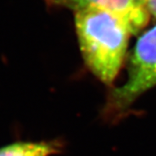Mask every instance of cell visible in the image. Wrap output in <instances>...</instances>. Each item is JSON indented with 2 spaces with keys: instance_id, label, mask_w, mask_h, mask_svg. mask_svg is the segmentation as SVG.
<instances>
[{
  "instance_id": "obj_1",
  "label": "cell",
  "mask_w": 156,
  "mask_h": 156,
  "mask_svg": "<svg viewBox=\"0 0 156 156\" xmlns=\"http://www.w3.org/2000/svg\"><path fill=\"white\" fill-rule=\"evenodd\" d=\"M74 22L86 66L102 83L111 84L122 66L133 35L130 26L122 17L100 9L74 12Z\"/></svg>"
},
{
  "instance_id": "obj_5",
  "label": "cell",
  "mask_w": 156,
  "mask_h": 156,
  "mask_svg": "<svg viewBox=\"0 0 156 156\" xmlns=\"http://www.w3.org/2000/svg\"><path fill=\"white\" fill-rule=\"evenodd\" d=\"M145 8L150 15L156 19V0H147L145 3Z\"/></svg>"
},
{
  "instance_id": "obj_6",
  "label": "cell",
  "mask_w": 156,
  "mask_h": 156,
  "mask_svg": "<svg viewBox=\"0 0 156 156\" xmlns=\"http://www.w3.org/2000/svg\"><path fill=\"white\" fill-rule=\"evenodd\" d=\"M147 0H136V2L137 3H139L140 5H143L145 7V3Z\"/></svg>"
},
{
  "instance_id": "obj_3",
  "label": "cell",
  "mask_w": 156,
  "mask_h": 156,
  "mask_svg": "<svg viewBox=\"0 0 156 156\" xmlns=\"http://www.w3.org/2000/svg\"><path fill=\"white\" fill-rule=\"evenodd\" d=\"M49 9H67L76 12L87 9L110 11L122 17L130 26L133 35L147 25L150 15L136 0H43Z\"/></svg>"
},
{
  "instance_id": "obj_2",
  "label": "cell",
  "mask_w": 156,
  "mask_h": 156,
  "mask_svg": "<svg viewBox=\"0 0 156 156\" xmlns=\"http://www.w3.org/2000/svg\"><path fill=\"white\" fill-rule=\"evenodd\" d=\"M156 87V24L137 39L128 62V80L113 89L105 111L117 117L127 111L139 96Z\"/></svg>"
},
{
  "instance_id": "obj_4",
  "label": "cell",
  "mask_w": 156,
  "mask_h": 156,
  "mask_svg": "<svg viewBox=\"0 0 156 156\" xmlns=\"http://www.w3.org/2000/svg\"><path fill=\"white\" fill-rule=\"evenodd\" d=\"M56 140L17 141L0 147V156H51L61 151Z\"/></svg>"
}]
</instances>
